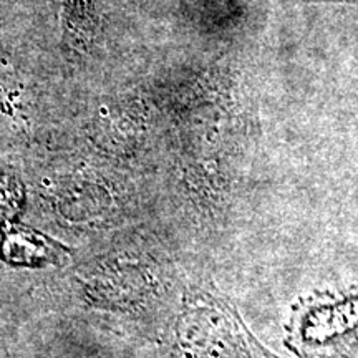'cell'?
I'll use <instances>...</instances> for the list:
<instances>
[{"mask_svg": "<svg viewBox=\"0 0 358 358\" xmlns=\"http://www.w3.org/2000/svg\"><path fill=\"white\" fill-rule=\"evenodd\" d=\"M95 0H65V22L73 32H87Z\"/></svg>", "mask_w": 358, "mask_h": 358, "instance_id": "cell-1", "label": "cell"}]
</instances>
